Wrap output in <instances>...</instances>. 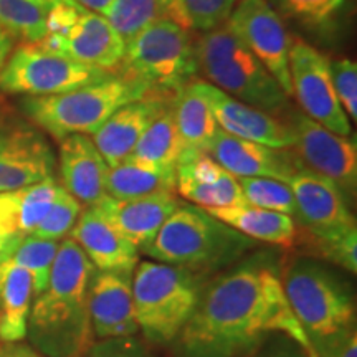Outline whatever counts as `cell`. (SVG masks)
I'll list each match as a JSON object with an SVG mask.
<instances>
[{
  "label": "cell",
  "instance_id": "7c38bea8",
  "mask_svg": "<svg viewBox=\"0 0 357 357\" xmlns=\"http://www.w3.org/2000/svg\"><path fill=\"white\" fill-rule=\"evenodd\" d=\"M289 78L303 113L339 136H351V123L334 91L329 60L303 40L289 47Z\"/></svg>",
  "mask_w": 357,
  "mask_h": 357
},
{
  "label": "cell",
  "instance_id": "3957f363",
  "mask_svg": "<svg viewBox=\"0 0 357 357\" xmlns=\"http://www.w3.org/2000/svg\"><path fill=\"white\" fill-rule=\"evenodd\" d=\"M257 245L197 205L181 204L142 252L154 261L212 276L242 260Z\"/></svg>",
  "mask_w": 357,
  "mask_h": 357
},
{
  "label": "cell",
  "instance_id": "2e32d148",
  "mask_svg": "<svg viewBox=\"0 0 357 357\" xmlns=\"http://www.w3.org/2000/svg\"><path fill=\"white\" fill-rule=\"evenodd\" d=\"M195 86L207 100L213 118L222 131L240 139L273 147V149L293 147L294 136L291 129L273 114L245 105L211 83L195 82Z\"/></svg>",
  "mask_w": 357,
  "mask_h": 357
},
{
  "label": "cell",
  "instance_id": "44dd1931",
  "mask_svg": "<svg viewBox=\"0 0 357 357\" xmlns=\"http://www.w3.org/2000/svg\"><path fill=\"white\" fill-rule=\"evenodd\" d=\"M167 105L166 95L153 91L124 105L93 134V142L108 167H116L131 155L147 126Z\"/></svg>",
  "mask_w": 357,
  "mask_h": 357
},
{
  "label": "cell",
  "instance_id": "8fae6325",
  "mask_svg": "<svg viewBox=\"0 0 357 357\" xmlns=\"http://www.w3.org/2000/svg\"><path fill=\"white\" fill-rule=\"evenodd\" d=\"M56 158L42 129L29 119L0 109V192L55 177Z\"/></svg>",
  "mask_w": 357,
  "mask_h": 357
},
{
  "label": "cell",
  "instance_id": "277c9868",
  "mask_svg": "<svg viewBox=\"0 0 357 357\" xmlns=\"http://www.w3.org/2000/svg\"><path fill=\"white\" fill-rule=\"evenodd\" d=\"M281 284L310 346L356 326V298L336 266L311 255L281 261Z\"/></svg>",
  "mask_w": 357,
  "mask_h": 357
},
{
  "label": "cell",
  "instance_id": "d6986e66",
  "mask_svg": "<svg viewBox=\"0 0 357 357\" xmlns=\"http://www.w3.org/2000/svg\"><path fill=\"white\" fill-rule=\"evenodd\" d=\"M70 238L78 243L98 271L132 276L139 263V248L119 234L93 205L79 213Z\"/></svg>",
  "mask_w": 357,
  "mask_h": 357
},
{
  "label": "cell",
  "instance_id": "ac0fdd59",
  "mask_svg": "<svg viewBox=\"0 0 357 357\" xmlns=\"http://www.w3.org/2000/svg\"><path fill=\"white\" fill-rule=\"evenodd\" d=\"M181 204L177 192H158L124 200L105 195L93 207L132 245L144 248Z\"/></svg>",
  "mask_w": 357,
  "mask_h": 357
},
{
  "label": "cell",
  "instance_id": "484cf974",
  "mask_svg": "<svg viewBox=\"0 0 357 357\" xmlns=\"http://www.w3.org/2000/svg\"><path fill=\"white\" fill-rule=\"evenodd\" d=\"M158 192H177V174L174 169H162L131 158L108 169L106 195L109 197L124 200Z\"/></svg>",
  "mask_w": 357,
  "mask_h": 357
},
{
  "label": "cell",
  "instance_id": "ab89813d",
  "mask_svg": "<svg viewBox=\"0 0 357 357\" xmlns=\"http://www.w3.org/2000/svg\"><path fill=\"white\" fill-rule=\"evenodd\" d=\"M243 357H312L301 344L287 334H271L257 349Z\"/></svg>",
  "mask_w": 357,
  "mask_h": 357
},
{
  "label": "cell",
  "instance_id": "ee69618b",
  "mask_svg": "<svg viewBox=\"0 0 357 357\" xmlns=\"http://www.w3.org/2000/svg\"><path fill=\"white\" fill-rule=\"evenodd\" d=\"M7 258V245L6 242H2L0 240V261H3Z\"/></svg>",
  "mask_w": 357,
  "mask_h": 357
},
{
  "label": "cell",
  "instance_id": "ffe728a7",
  "mask_svg": "<svg viewBox=\"0 0 357 357\" xmlns=\"http://www.w3.org/2000/svg\"><path fill=\"white\" fill-rule=\"evenodd\" d=\"M88 306L96 339L129 337L139 333L134 316L131 276L96 270L89 283Z\"/></svg>",
  "mask_w": 357,
  "mask_h": 357
},
{
  "label": "cell",
  "instance_id": "5b68a950",
  "mask_svg": "<svg viewBox=\"0 0 357 357\" xmlns=\"http://www.w3.org/2000/svg\"><path fill=\"white\" fill-rule=\"evenodd\" d=\"M208 278L184 266L146 260L131 276L137 328L149 344L171 346L194 314Z\"/></svg>",
  "mask_w": 357,
  "mask_h": 357
},
{
  "label": "cell",
  "instance_id": "1f68e13d",
  "mask_svg": "<svg viewBox=\"0 0 357 357\" xmlns=\"http://www.w3.org/2000/svg\"><path fill=\"white\" fill-rule=\"evenodd\" d=\"M238 0H176L167 8L166 17L184 29L211 32L229 20Z\"/></svg>",
  "mask_w": 357,
  "mask_h": 357
},
{
  "label": "cell",
  "instance_id": "e0dca14e",
  "mask_svg": "<svg viewBox=\"0 0 357 357\" xmlns=\"http://www.w3.org/2000/svg\"><path fill=\"white\" fill-rule=\"evenodd\" d=\"M207 153L235 177H270L287 182L303 171L293 149H273L258 142L245 141L222 131L213 134Z\"/></svg>",
  "mask_w": 357,
  "mask_h": 357
},
{
  "label": "cell",
  "instance_id": "30bf717a",
  "mask_svg": "<svg viewBox=\"0 0 357 357\" xmlns=\"http://www.w3.org/2000/svg\"><path fill=\"white\" fill-rule=\"evenodd\" d=\"M108 77L109 71L78 63L40 43H24L8 55L0 71V91L50 96L88 86Z\"/></svg>",
  "mask_w": 357,
  "mask_h": 357
},
{
  "label": "cell",
  "instance_id": "8992f818",
  "mask_svg": "<svg viewBox=\"0 0 357 357\" xmlns=\"http://www.w3.org/2000/svg\"><path fill=\"white\" fill-rule=\"evenodd\" d=\"M146 84L126 77H109L71 91L50 96H25L24 114L60 142L71 134H95L119 108L149 95Z\"/></svg>",
  "mask_w": 357,
  "mask_h": 357
},
{
  "label": "cell",
  "instance_id": "9c48e42d",
  "mask_svg": "<svg viewBox=\"0 0 357 357\" xmlns=\"http://www.w3.org/2000/svg\"><path fill=\"white\" fill-rule=\"evenodd\" d=\"M47 29V37L40 45L48 50L105 71L121 63L126 45L105 15L56 0L48 10Z\"/></svg>",
  "mask_w": 357,
  "mask_h": 357
},
{
  "label": "cell",
  "instance_id": "e575fe53",
  "mask_svg": "<svg viewBox=\"0 0 357 357\" xmlns=\"http://www.w3.org/2000/svg\"><path fill=\"white\" fill-rule=\"evenodd\" d=\"M82 211V204L61 185L55 202L52 204L50 211L47 212L43 220L38 223L33 235L48 240H56V242L65 238L66 235H70V231L75 227V223H77Z\"/></svg>",
  "mask_w": 357,
  "mask_h": 357
},
{
  "label": "cell",
  "instance_id": "7402d4cb",
  "mask_svg": "<svg viewBox=\"0 0 357 357\" xmlns=\"http://www.w3.org/2000/svg\"><path fill=\"white\" fill-rule=\"evenodd\" d=\"M60 176L66 192L82 205H95L106 195L108 164L95 142L84 134H71L60 141Z\"/></svg>",
  "mask_w": 357,
  "mask_h": 357
},
{
  "label": "cell",
  "instance_id": "cb8c5ba5",
  "mask_svg": "<svg viewBox=\"0 0 357 357\" xmlns=\"http://www.w3.org/2000/svg\"><path fill=\"white\" fill-rule=\"evenodd\" d=\"M207 212L242 235L255 240L257 243L276 245L283 248H291L298 243L296 220L287 213L265 211L248 204L238 207L213 208Z\"/></svg>",
  "mask_w": 357,
  "mask_h": 357
},
{
  "label": "cell",
  "instance_id": "60d3db41",
  "mask_svg": "<svg viewBox=\"0 0 357 357\" xmlns=\"http://www.w3.org/2000/svg\"><path fill=\"white\" fill-rule=\"evenodd\" d=\"M0 357H43L33 349L32 346L24 342H2L0 346Z\"/></svg>",
  "mask_w": 357,
  "mask_h": 357
},
{
  "label": "cell",
  "instance_id": "f35d334b",
  "mask_svg": "<svg viewBox=\"0 0 357 357\" xmlns=\"http://www.w3.org/2000/svg\"><path fill=\"white\" fill-rule=\"evenodd\" d=\"M314 357H357L356 326L311 346Z\"/></svg>",
  "mask_w": 357,
  "mask_h": 357
},
{
  "label": "cell",
  "instance_id": "bcb514c9",
  "mask_svg": "<svg viewBox=\"0 0 357 357\" xmlns=\"http://www.w3.org/2000/svg\"><path fill=\"white\" fill-rule=\"evenodd\" d=\"M160 2H162V6H164V7H166V12H167V8H169V7H171V6H172V3H174V2H176V0H160Z\"/></svg>",
  "mask_w": 357,
  "mask_h": 357
},
{
  "label": "cell",
  "instance_id": "d4e9b609",
  "mask_svg": "<svg viewBox=\"0 0 357 357\" xmlns=\"http://www.w3.org/2000/svg\"><path fill=\"white\" fill-rule=\"evenodd\" d=\"M33 296L29 271L12 260L0 261V341L20 342L26 337Z\"/></svg>",
  "mask_w": 357,
  "mask_h": 357
},
{
  "label": "cell",
  "instance_id": "ba28073f",
  "mask_svg": "<svg viewBox=\"0 0 357 357\" xmlns=\"http://www.w3.org/2000/svg\"><path fill=\"white\" fill-rule=\"evenodd\" d=\"M121 61L124 77L162 95H177L199 70L189 32L169 17L155 20L129 42Z\"/></svg>",
  "mask_w": 357,
  "mask_h": 357
},
{
  "label": "cell",
  "instance_id": "603a6c76",
  "mask_svg": "<svg viewBox=\"0 0 357 357\" xmlns=\"http://www.w3.org/2000/svg\"><path fill=\"white\" fill-rule=\"evenodd\" d=\"M60 189L56 178L48 177L33 185L0 192V240L7 245V258L25 235L33 234Z\"/></svg>",
  "mask_w": 357,
  "mask_h": 357
},
{
  "label": "cell",
  "instance_id": "f546056e",
  "mask_svg": "<svg viewBox=\"0 0 357 357\" xmlns=\"http://www.w3.org/2000/svg\"><path fill=\"white\" fill-rule=\"evenodd\" d=\"M58 247H60V243L56 240L42 238V236L30 234L25 235L13 247L10 257L7 258V260H12L29 271L30 276H32L35 296L47 288L53 261H55L58 253Z\"/></svg>",
  "mask_w": 357,
  "mask_h": 357
},
{
  "label": "cell",
  "instance_id": "5bb4252c",
  "mask_svg": "<svg viewBox=\"0 0 357 357\" xmlns=\"http://www.w3.org/2000/svg\"><path fill=\"white\" fill-rule=\"evenodd\" d=\"M287 124L294 136L291 149L301 166L331 181L349 200L354 197L357 187L356 141L331 132L305 113H293Z\"/></svg>",
  "mask_w": 357,
  "mask_h": 357
},
{
  "label": "cell",
  "instance_id": "7bdbcfd3",
  "mask_svg": "<svg viewBox=\"0 0 357 357\" xmlns=\"http://www.w3.org/2000/svg\"><path fill=\"white\" fill-rule=\"evenodd\" d=\"M12 47H13V38L0 29V71H2L3 65H6L8 55L12 53Z\"/></svg>",
  "mask_w": 357,
  "mask_h": 357
},
{
  "label": "cell",
  "instance_id": "74e56055",
  "mask_svg": "<svg viewBox=\"0 0 357 357\" xmlns=\"http://www.w3.org/2000/svg\"><path fill=\"white\" fill-rule=\"evenodd\" d=\"M82 357H158L139 337H108L93 341Z\"/></svg>",
  "mask_w": 357,
  "mask_h": 357
},
{
  "label": "cell",
  "instance_id": "f1b7e54d",
  "mask_svg": "<svg viewBox=\"0 0 357 357\" xmlns=\"http://www.w3.org/2000/svg\"><path fill=\"white\" fill-rule=\"evenodd\" d=\"M48 10L33 0H0V29L24 43H40L48 32Z\"/></svg>",
  "mask_w": 357,
  "mask_h": 357
},
{
  "label": "cell",
  "instance_id": "83f0119b",
  "mask_svg": "<svg viewBox=\"0 0 357 357\" xmlns=\"http://www.w3.org/2000/svg\"><path fill=\"white\" fill-rule=\"evenodd\" d=\"M182 151H184V144L177 131L172 105L169 102L147 126L129 158L176 171Z\"/></svg>",
  "mask_w": 357,
  "mask_h": 357
},
{
  "label": "cell",
  "instance_id": "4316f807",
  "mask_svg": "<svg viewBox=\"0 0 357 357\" xmlns=\"http://www.w3.org/2000/svg\"><path fill=\"white\" fill-rule=\"evenodd\" d=\"M172 111L184 149L207 153V147L213 134L217 132L218 124L207 100L195 86V82H190L178 89L174 98Z\"/></svg>",
  "mask_w": 357,
  "mask_h": 357
},
{
  "label": "cell",
  "instance_id": "9a60e30c",
  "mask_svg": "<svg viewBox=\"0 0 357 357\" xmlns=\"http://www.w3.org/2000/svg\"><path fill=\"white\" fill-rule=\"evenodd\" d=\"M227 26L247 45L260 63L270 71L284 95L291 96L288 32L278 12L268 0H238Z\"/></svg>",
  "mask_w": 357,
  "mask_h": 357
},
{
  "label": "cell",
  "instance_id": "8d00e7d4",
  "mask_svg": "<svg viewBox=\"0 0 357 357\" xmlns=\"http://www.w3.org/2000/svg\"><path fill=\"white\" fill-rule=\"evenodd\" d=\"M329 71L334 91L347 118H357V66L349 58H339L329 61Z\"/></svg>",
  "mask_w": 357,
  "mask_h": 357
},
{
  "label": "cell",
  "instance_id": "6da1fadb",
  "mask_svg": "<svg viewBox=\"0 0 357 357\" xmlns=\"http://www.w3.org/2000/svg\"><path fill=\"white\" fill-rule=\"evenodd\" d=\"M276 333L312 356L281 284V261L275 253L257 252L207 281L171 346L174 357H243Z\"/></svg>",
  "mask_w": 357,
  "mask_h": 357
},
{
  "label": "cell",
  "instance_id": "d590c367",
  "mask_svg": "<svg viewBox=\"0 0 357 357\" xmlns=\"http://www.w3.org/2000/svg\"><path fill=\"white\" fill-rule=\"evenodd\" d=\"M347 0H275L283 13L307 26H326L337 17Z\"/></svg>",
  "mask_w": 357,
  "mask_h": 357
},
{
  "label": "cell",
  "instance_id": "836d02e7",
  "mask_svg": "<svg viewBox=\"0 0 357 357\" xmlns=\"http://www.w3.org/2000/svg\"><path fill=\"white\" fill-rule=\"evenodd\" d=\"M245 202L252 207L265 208L294 217L296 204L294 195L287 182L270 177H236Z\"/></svg>",
  "mask_w": 357,
  "mask_h": 357
},
{
  "label": "cell",
  "instance_id": "4dcf8cb0",
  "mask_svg": "<svg viewBox=\"0 0 357 357\" xmlns=\"http://www.w3.org/2000/svg\"><path fill=\"white\" fill-rule=\"evenodd\" d=\"M105 17L128 45L151 24L166 17V7L160 0H114Z\"/></svg>",
  "mask_w": 357,
  "mask_h": 357
},
{
  "label": "cell",
  "instance_id": "52a82bcc",
  "mask_svg": "<svg viewBox=\"0 0 357 357\" xmlns=\"http://www.w3.org/2000/svg\"><path fill=\"white\" fill-rule=\"evenodd\" d=\"M197 63L213 86L270 114L281 113L288 96L278 82L229 26L205 32L195 45Z\"/></svg>",
  "mask_w": 357,
  "mask_h": 357
},
{
  "label": "cell",
  "instance_id": "4fadbf2b",
  "mask_svg": "<svg viewBox=\"0 0 357 357\" xmlns=\"http://www.w3.org/2000/svg\"><path fill=\"white\" fill-rule=\"evenodd\" d=\"M294 195L300 225L306 230L311 248L331 243L357 230L349 199L328 178L303 169L288 181Z\"/></svg>",
  "mask_w": 357,
  "mask_h": 357
},
{
  "label": "cell",
  "instance_id": "f6af8a7d",
  "mask_svg": "<svg viewBox=\"0 0 357 357\" xmlns=\"http://www.w3.org/2000/svg\"><path fill=\"white\" fill-rule=\"evenodd\" d=\"M33 2H38V3H42V6H47V7H52L56 0H33Z\"/></svg>",
  "mask_w": 357,
  "mask_h": 357
},
{
  "label": "cell",
  "instance_id": "d6a6232c",
  "mask_svg": "<svg viewBox=\"0 0 357 357\" xmlns=\"http://www.w3.org/2000/svg\"><path fill=\"white\" fill-rule=\"evenodd\" d=\"M177 195L187 199L200 208H205V211L238 207V205L247 204L236 177L227 171L213 184L177 182Z\"/></svg>",
  "mask_w": 357,
  "mask_h": 357
},
{
  "label": "cell",
  "instance_id": "7a4b0ae2",
  "mask_svg": "<svg viewBox=\"0 0 357 357\" xmlns=\"http://www.w3.org/2000/svg\"><path fill=\"white\" fill-rule=\"evenodd\" d=\"M96 268L77 242L66 238L47 288L30 307L26 337L43 357H82L95 341L89 319V283Z\"/></svg>",
  "mask_w": 357,
  "mask_h": 357
},
{
  "label": "cell",
  "instance_id": "b9f144b4",
  "mask_svg": "<svg viewBox=\"0 0 357 357\" xmlns=\"http://www.w3.org/2000/svg\"><path fill=\"white\" fill-rule=\"evenodd\" d=\"M66 2L77 3V6L86 8L93 13H98V15H106L114 0H66Z\"/></svg>",
  "mask_w": 357,
  "mask_h": 357
}]
</instances>
